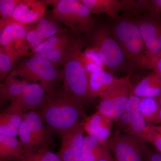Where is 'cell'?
Instances as JSON below:
<instances>
[{
	"label": "cell",
	"instance_id": "1",
	"mask_svg": "<svg viewBox=\"0 0 161 161\" xmlns=\"http://www.w3.org/2000/svg\"><path fill=\"white\" fill-rule=\"evenodd\" d=\"M51 132L61 136L79 122L84 115L83 105L64 88L54 87L46 92L43 103L36 110Z\"/></svg>",
	"mask_w": 161,
	"mask_h": 161
},
{
	"label": "cell",
	"instance_id": "2",
	"mask_svg": "<svg viewBox=\"0 0 161 161\" xmlns=\"http://www.w3.org/2000/svg\"><path fill=\"white\" fill-rule=\"evenodd\" d=\"M85 45L81 38H75L63 65L62 78L65 91L83 105L93 99L88 75L80 60Z\"/></svg>",
	"mask_w": 161,
	"mask_h": 161
},
{
	"label": "cell",
	"instance_id": "3",
	"mask_svg": "<svg viewBox=\"0 0 161 161\" xmlns=\"http://www.w3.org/2000/svg\"><path fill=\"white\" fill-rule=\"evenodd\" d=\"M118 42L130 67L146 69L143 40L137 24L132 19L119 16L108 25Z\"/></svg>",
	"mask_w": 161,
	"mask_h": 161
},
{
	"label": "cell",
	"instance_id": "4",
	"mask_svg": "<svg viewBox=\"0 0 161 161\" xmlns=\"http://www.w3.org/2000/svg\"><path fill=\"white\" fill-rule=\"evenodd\" d=\"M14 70L18 77L29 83H38L47 92L55 87L62 78L60 65L45 56L32 54L29 58H20Z\"/></svg>",
	"mask_w": 161,
	"mask_h": 161
},
{
	"label": "cell",
	"instance_id": "5",
	"mask_svg": "<svg viewBox=\"0 0 161 161\" xmlns=\"http://www.w3.org/2000/svg\"><path fill=\"white\" fill-rule=\"evenodd\" d=\"M53 7V18L62 23L76 35H87L96 22L90 10L79 0L46 1Z\"/></svg>",
	"mask_w": 161,
	"mask_h": 161
},
{
	"label": "cell",
	"instance_id": "6",
	"mask_svg": "<svg viewBox=\"0 0 161 161\" xmlns=\"http://www.w3.org/2000/svg\"><path fill=\"white\" fill-rule=\"evenodd\" d=\"M91 46L98 51L106 68L113 72L125 70L130 67L108 25L96 23L87 35Z\"/></svg>",
	"mask_w": 161,
	"mask_h": 161
},
{
	"label": "cell",
	"instance_id": "7",
	"mask_svg": "<svg viewBox=\"0 0 161 161\" xmlns=\"http://www.w3.org/2000/svg\"><path fill=\"white\" fill-rule=\"evenodd\" d=\"M132 89L130 74L119 78L117 83L99 96L98 112L111 119H118L125 112Z\"/></svg>",
	"mask_w": 161,
	"mask_h": 161
},
{
	"label": "cell",
	"instance_id": "8",
	"mask_svg": "<svg viewBox=\"0 0 161 161\" xmlns=\"http://www.w3.org/2000/svg\"><path fill=\"white\" fill-rule=\"evenodd\" d=\"M132 19L138 26L143 40L146 69H150L152 64L161 54V17L142 14Z\"/></svg>",
	"mask_w": 161,
	"mask_h": 161
},
{
	"label": "cell",
	"instance_id": "9",
	"mask_svg": "<svg viewBox=\"0 0 161 161\" xmlns=\"http://www.w3.org/2000/svg\"><path fill=\"white\" fill-rule=\"evenodd\" d=\"M28 29V25L12 21L0 36V47L11 58L14 64L20 58L31 55L26 40Z\"/></svg>",
	"mask_w": 161,
	"mask_h": 161
},
{
	"label": "cell",
	"instance_id": "10",
	"mask_svg": "<svg viewBox=\"0 0 161 161\" xmlns=\"http://www.w3.org/2000/svg\"><path fill=\"white\" fill-rule=\"evenodd\" d=\"M114 161H145L143 142L127 134L116 132L108 142Z\"/></svg>",
	"mask_w": 161,
	"mask_h": 161
},
{
	"label": "cell",
	"instance_id": "11",
	"mask_svg": "<svg viewBox=\"0 0 161 161\" xmlns=\"http://www.w3.org/2000/svg\"><path fill=\"white\" fill-rule=\"evenodd\" d=\"M74 39L75 38L64 29L35 47L32 51L31 54L43 55L60 66L64 65Z\"/></svg>",
	"mask_w": 161,
	"mask_h": 161
},
{
	"label": "cell",
	"instance_id": "12",
	"mask_svg": "<svg viewBox=\"0 0 161 161\" xmlns=\"http://www.w3.org/2000/svg\"><path fill=\"white\" fill-rule=\"evenodd\" d=\"M82 123L78 122L61 136L58 156L61 161H80L84 138Z\"/></svg>",
	"mask_w": 161,
	"mask_h": 161
},
{
	"label": "cell",
	"instance_id": "13",
	"mask_svg": "<svg viewBox=\"0 0 161 161\" xmlns=\"http://www.w3.org/2000/svg\"><path fill=\"white\" fill-rule=\"evenodd\" d=\"M57 21L44 16L36 23L28 25L26 40L31 53L32 51L44 40L64 29L60 28Z\"/></svg>",
	"mask_w": 161,
	"mask_h": 161
},
{
	"label": "cell",
	"instance_id": "14",
	"mask_svg": "<svg viewBox=\"0 0 161 161\" xmlns=\"http://www.w3.org/2000/svg\"><path fill=\"white\" fill-rule=\"evenodd\" d=\"M47 5L46 1L20 0L12 17L11 21L25 25L36 23L44 16Z\"/></svg>",
	"mask_w": 161,
	"mask_h": 161
},
{
	"label": "cell",
	"instance_id": "15",
	"mask_svg": "<svg viewBox=\"0 0 161 161\" xmlns=\"http://www.w3.org/2000/svg\"><path fill=\"white\" fill-rule=\"evenodd\" d=\"M25 113L15 102H12L9 106L0 112V134L16 137Z\"/></svg>",
	"mask_w": 161,
	"mask_h": 161
},
{
	"label": "cell",
	"instance_id": "16",
	"mask_svg": "<svg viewBox=\"0 0 161 161\" xmlns=\"http://www.w3.org/2000/svg\"><path fill=\"white\" fill-rule=\"evenodd\" d=\"M112 119L97 111L86 119L83 125L85 132L94 137L103 145H106L111 135L112 129Z\"/></svg>",
	"mask_w": 161,
	"mask_h": 161
},
{
	"label": "cell",
	"instance_id": "17",
	"mask_svg": "<svg viewBox=\"0 0 161 161\" xmlns=\"http://www.w3.org/2000/svg\"><path fill=\"white\" fill-rule=\"evenodd\" d=\"M24 119L29 124L34 139L36 151L48 150L51 142L50 130L47 128L40 114L35 111L26 112Z\"/></svg>",
	"mask_w": 161,
	"mask_h": 161
},
{
	"label": "cell",
	"instance_id": "18",
	"mask_svg": "<svg viewBox=\"0 0 161 161\" xmlns=\"http://www.w3.org/2000/svg\"><path fill=\"white\" fill-rule=\"evenodd\" d=\"M45 94V90L40 84L29 83L14 102L17 103L25 113L36 111L43 103Z\"/></svg>",
	"mask_w": 161,
	"mask_h": 161
},
{
	"label": "cell",
	"instance_id": "19",
	"mask_svg": "<svg viewBox=\"0 0 161 161\" xmlns=\"http://www.w3.org/2000/svg\"><path fill=\"white\" fill-rule=\"evenodd\" d=\"M131 95L140 98H156L161 95V78L152 71L132 88Z\"/></svg>",
	"mask_w": 161,
	"mask_h": 161
},
{
	"label": "cell",
	"instance_id": "20",
	"mask_svg": "<svg viewBox=\"0 0 161 161\" xmlns=\"http://www.w3.org/2000/svg\"><path fill=\"white\" fill-rule=\"evenodd\" d=\"M29 83L18 77L13 70L8 74L4 81L0 83L1 98L13 102L21 95Z\"/></svg>",
	"mask_w": 161,
	"mask_h": 161
},
{
	"label": "cell",
	"instance_id": "21",
	"mask_svg": "<svg viewBox=\"0 0 161 161\" xmlns=\"http://www.w3.org/2000/svg\"><path fill=\"white\" fill-rule=\"evenodd\" d=\"M111 157L106 145L90 136H84L80 161H98Z\"/></svg>",
	"mask_w": 161,
	"mask_h": 161
},
{
	"label": "cell",
	"instance_id": "22",
	"mask_svg": "<svg viewBox=\"0 0 161 161\" xmlns=\"http://www.w3.org/2000/svg\"><path fill=\"white\" fill-rule=\"evenodd\" d=\"M88 77L90 90L93 99L99 97L111 88L119 79L106 70L90 74Z\"/></svg>",
	"mask_w": 161,
	"mask_h": 161
},
{
	"label": "cell",
	"instance_id": "23",
	"mask_svg": "<svg viewBox=\"0 0 161 161\" xmlns=\"http://www.w3.org/2000/svg\"><path fill=\"white\" fill-rule=\"evenodd\" d=\"M92 14H105L112 19L119 16L122 10V1L118 0H79Z\"/></svg>",
	"mask_w": 161,
	"mask_h": 161
},
{
	"label": "cell",
	"instance_id": "24",
	"mask_svg": "<svg viewBox=\"0 0 161 161\" xmlns=\"http://www.w3.org/2000/svg\"><path fill=\"white\" fill-rule=\"evenodd\" d=\"M24 154L19 139L0 134V161H14Z\"/></svg>",
	"mask_w": 161,
	"mask_h": 161
},
{
	"label": "cell",
	"instance_id": "25",
	"mask_svg": "<svg viewBox=\"0 0 161 161\" xmlns=\"http://www.w3.org/2000/svg\"><path fill=\"white\" fill-rule=\"evenodd\" d=\"M161 108L155 98H141L140 112L147 124L154 125L161 124L159 116Z\"/></svg>",
	"mask_w": 161,
	"mask_h": 161
},
{
	"label": "cell",
	"instance_id": "26",
	"mask_svg": "<svg viewBox=\"0 0 161 161\" xmlns=\"http://www.w3.org/2000/svg\"><path fill=\"white\" fill-rule=\"evenodd\" d=\"M18 136L23 150L25 151V154L35 152L36 148L32 132L29 124L25 119H23L20 125Z\"/></svg>",
	"mask_w": 161,
	"mask_h": 161
},
{
	"label": "cell",
	"instance_id": "27",
	"mask_svg": "<svg viewBox=\"0 0 161 161\" xmlns=\"http://www.w3.org/2000/svg\"><path fill=\"white\" fill-rule=\"evenodd\" d=\"M136 2V16L150 14L161 17V0H139Z\"/></svg>",
	"mask_w": 161,
	"mask_h": 161
},
{
	"label": "cell",
	"instance_id": "28",
	"mask_svg": "<svg viewBox=\"0 0 161 161\" xmlns=\"http://www.w3.org/2000/svg\"><path fill=\"white\" fill-rule=\"evenodd\" d=\"M80 60L85 68L93 65H99L106 68L98 51L92 46L83 50L80 55Z\"/></svg>",
	"mask_w": 161,
	"mask_h": 161
},
{
	"label": "cell",
	"instance_id": "29",
	"mask_svg": "<svg viewBox=\"0 0 161 161\" xmlns=\"http://www.w3.org/2000/svg\"><path fill=\"white\" fill-rule=\"evenodd\" d=\"M14 161H61L58 154L49 150L24 154Z\"/></svg>",
	"mask_w": 161,
	"mask_h": 161
},
{
	"label": "cell",
	"instance_id": "30",
	"mask_svg": "<svg viewBox=\"0 0 161 161\" xmlns=\"http://www.w3.org/2000/svg\"><path fill=\"white\" fill-rule=\"evenodd\" d=\"M145 142L153 144L161 153V125L148 124Z\"/></svg>",
	"mask_w": 161,
	"mask_h": 161
},
{
	"label": "cell",
	"instance_id": "31",
	"mask_svg": "<svg viewBox=\"0 0 161 161\" xmlns=\"http://www.w3.org/2000/svg\"><path fill=\"white\" fill-rule=\"evenodd\" d=\"M20 0H0V17L11 20V18Z\"/></svg>",
	"mask_w": 161,
	"mask_h": 161
},
{
	"label": "cell",
	"instance_id": "32",
	"mask_svg": "<svg viewBox=\"0 0 161 161\" xmlns=\"http://www.w3.org/2000/svg\"><path fill=\"white\" fill-rule=\"evenodd\" d=\"M14 64L11 58L0 47V82L6 79Z\"/></svg>",
	"mask_w": 161,
	"mask_h": 161
},
{
	"label": "cell",
	"instance_id": "33",
	"mask_svg": "<svg viewBox=\"0 0 161 161\" xmlns=\"http://www.w3.org/2000/svg\"><path fill=\"white\" fill-rule=\"evenodd\" d=\"M145 158L147 161H161V153L157 152H147L145 153Z\"/></svg>",
	"mask_w": 161,
	"mask_h": 161
},
{
	"label": "cell",
	"instance_id": "34",
	"mask_svg": "<svg viewBox=\"0 0 161 161\" xmlns=\"http://www.w3.org/2000/svg\"><path fill=\"white\" fill-rule=\"evenodd\" d=\"M150 69L155 72L161 78V54L157 58L152 64Z\"/></svg>",
	"mask_w": 161,
	"mask_h": 161
},
{
	"label": "cell",
	"instance_id": "35",
	"mask_svg": "<svg viewBox=\"0 0 161 161\" xmlns=\"http://www.w3.org/2000/svg\"><path fill=\"white\" fill-rule=\"evenodd\" d=\"M11 21V20H4L0 17V36L5 27Z\"/></svg>",
	"mask_w": 161,
	"mask_h": 161
},
{
	"label": "cell",
	"instance_id": "36",
	"mask_svg": "<svg viewBox=\"0 0 161 161\" xmlns=\"http://www.w3.org/2000/svg\"><path fill=\"white\" fill-rule=\"evenodd\" d=\"M155 100L157 101L158 103L161 107V95L158 97L157 98H155Z\"/></svg>",
	"mask_w": 161,
	"mask_h": 161
},
{
	"label": "cell",
	"instance_id": "37",
	"mask_svg": "<svg viewBox=\"0 0 161 161\" xmlns=\"http://www.w3.org/2000/svg\"><path fill=\"white\" fill-rule=\"evenodd\" d=\"M98 161H114V160H113V158L111 157L110 158L104 159Z\"/></svg>",
	"mask_w": 161,
	"mask_h": 161
},
{
	"label": "cell",
	"instance_id": "38",
	"mask_svg": "<svg viewBox=\"0 0 161 161\" xmlns=\"http://www.w3.org/2000/svg\"><path fill=\"white\" fill-rule=\"evenodd\" d=\"M159 116H160V119L161 120V108L160 109V111H159Z\"/></svg>",
	"mask_w": 161,
	"mask_h": 161
},
{
	"label": "cell",
	"instance_id": "39",
	"mask_svg": "<svg viewBox=\"0 0 161 161\" xmlns=\"http://www.w3.org/2000/svg\"><path fill=\"white\" fill-rule=\"evenodd\" d=\"M1 98H1V95H0V100H1Z\"/></svg>",
	"mask_w": 161,
	"mask_h": 161
}]
</instances>
